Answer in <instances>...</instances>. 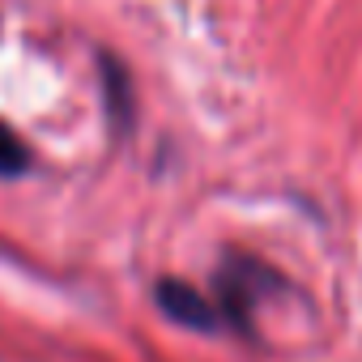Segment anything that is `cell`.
Here are the masks:
<instances>
[{"instance_id":"cell-1","label":"cell","mask_w":362,"mask_h":362,"mask_svg":"<svg viewBox=\"0 0 362 362\" xmlns=\"http://www.w3.org/2000/svg\"><path fill=\"white\" fill-rule=\"evenodd\" d=\"M277 290H286L281 273L273 264H264L260 256H247V252H230L222 264H218V286H214V307L222 315L226 328L252 337V315L264 298H273Z\"/></svg>"},{"instance_id":"cell-2","label":"cell","mask_w":362,"mask_h":362,"mask_svg":"<svg viewBox=\"0 0 362 362\" xmlns=\"http://www.w3.org/2000/svg\"><path fill=\"white\" fill-rule=\"evenodd\" d=\"M153 298H158V307L175 324H184V328H197V332H218L222 328V315H218L214 298H205V290L179 281V277H162L158 290H153Z\"/></svg>"},{"instance_id":"cell-3","label":"cell","mask_w":362,"mask_h":362,"mask_svg":"<svg viewBox=\"0 0 362 362\" xmlns=\"http://www.w3.org/2000/svg\"><path fill=\"white\" fill-rule=\"evenodd\" d=\"M26 145H22V136L0 119V179H9V175H22L26 170Z\"/></svg>"}]
</instances>
